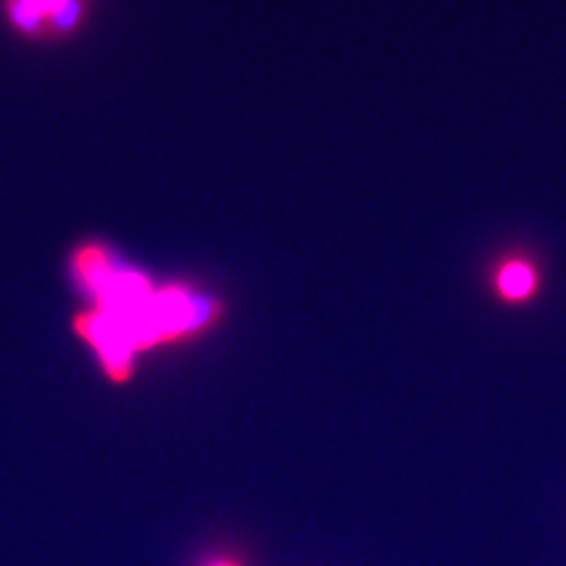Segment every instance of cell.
<instances>
[{
    "mask_svg": "<svg viewBox=\"0 0 566 566\" xmlns=\"http://www.w3.org/2000/svg\"><path fill=\"white\" fill-rule=\"evenodd\" d=\"M69 268L74 286L91 300L74 318V331L114 385L135 376L142 352L199 335L218 318L208 297L185 286L156 289L147 274L123 264L102 243H81Z\"/></svg>",
    "mask_w": 566,
    "mask_h": 566,
    "instance_id": "cell-1",
    "label": "cell"
},
{
    "mask_svg": "<svg viewBox=\"0 0 566 566\" xmlns=\"http://www.w3.org/2000/svg\"><path fill=\"white\" fill-rule=\"evenodd\" d=\"M8 24L24 39L69 35L78 29L85 0H3Z\"/></svg>",
    "mask_w": 566,
    "mask_h": 566,
    "instance_id": "cell-2",
    "label": "cell"
},
{
    "mask_svg": "<svg viewBox=\"0 0 566 566\" xmlns=\"http://www.w3.org/2000/svg\"><path fill=\"white\" fill-rule=\"evenodd\" d=\"M534 283H536L534 272H531V268H526L524 262H510L499 274V289L510 300L526 297L531 291H534Z\"/></svg>",
    "mask_w": 566,
    "mask_h": 566,
    "instance_id": "cell-3",
    "label": "cell"
},
{
    "mask_svg": "<svg viewBox=\"0 0 566 566\" xmlns=\"http://www.w3.org/2000/svg\"><path fill=\"white\" fill-rule=\"evenodd\" d=\"M201 566H245V564L234 555H212Z\"/></svg>",
    "mask_w": 566,
    "mask_h": 566,
    "instance_id": "cell-4",
    "label": "cell"
}]
</instances>
